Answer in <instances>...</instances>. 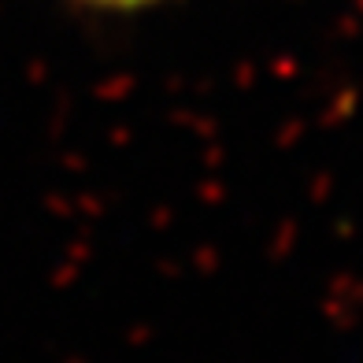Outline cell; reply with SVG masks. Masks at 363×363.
I'll return each instance as SVG.
<instances>
[{"label": "cell", "mask_w": 363, "mask_h": 363, "mask_svg": "<svg viewBox=\"0 0 363 363\" xmlns=\"http://www.w3.org/2000/svg\"><path fill=\"white\" fill-rule=\"evenodd\" d=\"M86 4H96V8H119V11H126V8H145V4H152V0H86Z\"/></svg>", "instance_id": "1"}]
</instances>
